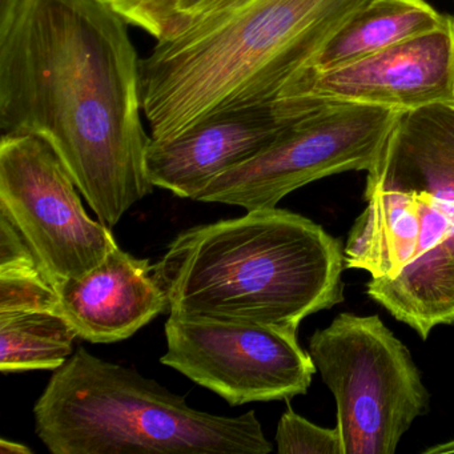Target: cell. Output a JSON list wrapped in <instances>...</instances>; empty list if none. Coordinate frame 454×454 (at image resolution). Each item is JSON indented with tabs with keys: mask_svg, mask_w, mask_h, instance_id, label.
I'll return each mask as SVG.
<instances>
[{
	"mask_svg": "<svg viewBox=\"0 0 454 454\" xmlns=\"http://www.w3.org/2000/svg\"><path fill=\"white\" fill-rule=\"evenodd\" d=\"M105 0H0V129L57 151L113 230L150 195L140 58Z\"/></svg>",
	"mask_w": 454,
	"mask_h": 454,
	"instance_id": "cell-1",
	"label": "cell"
},
{
	"mask_svg": "<svg viewBox=\"0 0 454 454\" xmlns=\"http://www.w3.org/2000/svg\"><path fill=\"white\" fill-rule=\"evenodd\" d=\"M364 199L345 268L366 270L368 296L422 339L453 325L454 103L398 114Z\"/></svg>",
	"mask_w": 454,
	"mask_h": 454,
	"instance_id": "cell-2",
	"label": "cell"
},
{
	"mask_svg": "<svg viewBox=\"0 0 454 454\" xmlns=\"http://www.w3.org/2000/svg\"><path fill=\"white\" fill-rule=\"evenodd\" d=\"M368 0H231L140 59L151 139L270 102Z\"/></svg>",
	"mask_w": 454,
	"mask_h": 454,
	"instance_id": "cell-3",
	"label": "cell"
},
{
	"mask_svg": "<svg viewBox=\"0 0 454 454\" xmlns=\"http://www.w3.org/2000/svg\"><path fill=\"white\" fill-rule=\"evenodd\" d=\"M344 267L337 239L275 207L180 232L153 272L168 313L297 331L344 301Z\"/></svg>",
	"mask_w": 454,
	"mask_h": 454,
	"instance_id": "cell-4",
	"label": "cell"
},
{
	"mask_svg": "<svg viewBox=\"0 0 454 454\" xmlns=\"http://www.w3.org/2000/svg\"><path fill=\"white\" fill-rule=\"evenodd\" d=\"M52 454H268L254 411L236 417L191 408L155 380L78 348L34 406Z\"/></svg>",
	"mask_w": 454,
	"mask_h": 454,
	"instance_id": "cell-5",
	"label": "cell"
},
{
	"mask_svg": "<svg viewBox=\"0 0 454 454\" xmlns=\"http://www.w3.org/2000/svg\"><path fill=\"white\" fill-rule=\"evenodd\" d=\"M309 355L334 395L342 454H393L429 392L408 348L379 316L341 313L309 340Z\"/></svg>",
	"mask_w": 454,
	"mask_h": 454,
	"instance_id": "cell-6",
	"label": "cell"
},
{
	"mask_svg": "<svg viewBox=\"0 0 454 454\" xmlns=\"http://www.w3.org/2000/svg\"><path fill=\"white\" fill-rule=\"evenodd\" d=\"M398 114L371 106H315L270 147L215 177L193 200L247 211L275 208L286 195L316 180L368 172Z\"/></svg>",
	"mask_w": 454,
	"mask_h": 454,
	"instance_id": "cell-7",
	"label": "cell"
},
{
	"mask_svg": "<svg viewBox=\"0 0 454 454\" xmlns=\"http://www.w3.org/2000/svg\"><path fill=\"white\" fill-rule=\"evenodd\" d=\"M62 159L36 135L0 137V212L17 225L55 286L87 275L119 244L87 215Z\"/></svg>",
	"mask_w": 454,
	"mask_h": 454,
	"instance_id": "cell-8",
	"label": "cell"
},
{
	"mask_svg": "<svg viewBox=\"0 0 454 454\" xmlns=\"http://www.w3.org/2000/svg\"><path fill=\"white\" fill-rule=\"evenodd\" d=\"M166 339L160 363L232 406L305 395L317 371L294 329L169 313Z\"/></svg>",
	"mask_w": 454,
	"mask_h": 454,
	"instance_id": "cell-9",
	"label": "cell"
},
{
	"mask_svg": "<svg viewBox=\"0 0 454 454\" xmlns=\"http://www.w3.org/2000/svg\"><path fill=\"white\" fill-rule=\"evenodd\" d=\"M276 99L361 105L395 113L454 103V17L371 57L328 71L302 70Z\"/></svg>",
	"mask_w": 454,
	"mask_h": 454,
	"instance_id": "cell-10",
	"label": "cell"
},
{
	"mask_svg": "<svg viewBox=\"0 0 454 454\" xmlns=\"http://www.w3.org/2000/svg\"><path fill=\"white\" fill-rule=\"evenodd\" d=\"M315 106L275 99L211 116L174 139H151L145 172L153 187L193 200L215 177L270 147Z\"/></svg>",
	"mask_w": 454,
	"mask_h": 454,
	"instance_id": "cell-11",
	"label": "cell"
},
{
	"mask_svg": "<svg viewBox=\"0 0 454 454\" xmlns=\"http://www.w3.org/2000/svg\"><path fill=\"white\" fill-rule=\"evenodd\" d=\"M59 313L78 337L94 344L121 341L168 312V299L147 259L115 247L99 265L57 286Z\"/></svg>",
	"mask_w": 454,
	"mask_h": 454,
	"instance_id": "cell-12",
	"label": "cell"
},
{
	"mask_svg": "<svg viewBox=\"0 0 454 454\" xmlns=\"http://www.w3.org/2000/svg\"><path fill=\"white\" fill-rule=\"evenodd\" d=\"M445 18L425 0H368L337 28L304 70L350 65L433 30Z\"/></svg>",
	"mask_w": 454,
	"mask_h": 454,
	"instance_id": "cell-13",
	"label": "cell"
},
{
	"mask_svg": "<svg viewBox=\"0 0 454 454\" xmlns=\"http://www.w3.org/2000/svg\"><path fill=\"white\" fill-rule=\"evenodd\" d=\"M70 321L51 310L0 313V371H57L74 353Z\"/></svg>",
	"mask_w": 454,
	"mask_h": 454,
	"instance_id": "cell-14",
	"label": "cell"
},
{
	"mask_svg": "<svg viewBox=\"0 0 454 454\" xmlns=\"http://www.w3.org/2000/svg\"><path fill=\"white\" fill-rule=\"evenodd\" d=\"M51 310L59 313V294L39 260L0 265V313Z\"/></svg>",
	"mask_w": 454,
	"mask_h": 454,
	"instance_id": "cell-15",
	"label": "cell"
},
{
	"mask_svg": "<svg viewBox=\"0 0 454 454\" xmlns=\"http://www.w3.org/2000/svg\"><path fill=\"white\" fill-rule=\"evenodd\" d=\"M275 441L280 454H342L337 427H318L292 409L281 416Z\"/></svg>",
	"mask_w": 454,
	"mask_h": 454,
	"instance_id": "cell-16",
	"label": "cell"
},
{
	"mask_svg": "<svg viewBox=\"0 0 454 454\" xmlns=\"http://www.w3.org/2000/svg\"><path fill=\"white\" fill-rule=\"evenodd\" d=\"M129 26L163 38L177 0H105Z\"/></svg>",
	"mask_w": 454,
	"mask_h": 454,
	"instance_id": "cell-17",
	"label": "cell"
},
{
	"mask_svg": "<svg viewBox=\"0 0 454 454\" xmlns=\"http://www.w3.org/2000/svg\"><path fill=\"white\" fill-rule=\"evenodd\" d=\"M231 0H177L174 15L163 38L176 35L201 18L227 4ZM161 38V39H163Z\"/></svg>",
	"mask_w": 454,
	"mask_h": 454,
	"instance_id": "cell-18",
	"label": "cell"
},
{
	"mask_svg": "<svg viewBox=\"0 0 454 454\" xmlns=\"http://www.w3.org/2000/svg\"><path fill=\"white\" fill-rule=\"evenodd\" d=\"M0 453L2 454H33V449L25 443L14 442V441L0 440Z\"/></svg>",
	"mask_w": 454,
	"mask_h": 454,
	"instance_id": "cell-19",
	"label": "cell"
},
{
	"mask_svg": "<svg viewBox=\"0 0 454 454\" xmlns=\"http://www.w3.org/2000/svg\"><path fill=\"white\" fill-rule=\"evenodd\" d=\"M425 453H430V454L454 453V440L449 441V442H445V443H438L437 446H433V448H429V449H427V450H425Z\"/></svg>",
	"mask_w": 454,
	"mask_h": 454,
	"instance_id": "cell-20",
	"label": "cell"
}]
</instances>
